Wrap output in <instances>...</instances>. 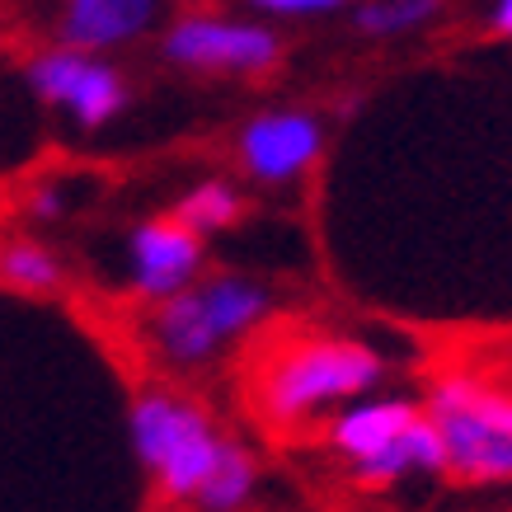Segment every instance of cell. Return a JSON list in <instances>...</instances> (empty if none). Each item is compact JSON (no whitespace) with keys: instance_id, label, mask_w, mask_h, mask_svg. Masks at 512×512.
<instances>
[{"instance_id":"obj_1","label":"cell","mask_w":512,"mask_h":512,"mask_svg":"<svg viewBox=\"0 0 512 512\" xmlns=\"http://www.w3.org/2000/svg\"><path fill=\"white\" fill-rule=\"evenodd\" d=\"M386 381V357L348 334H292L259 357L249 395L268 428H301L320 409L372 395Z\"/></svg>"},{"instance_id":"obj_2","label":"cell","mask_w":512,"mask_h":512,"mask_svg":"<svg viewBox=\"0 0 512 512\" xmlns=\"http://www.w3.org/2000/svg\"><path fill=\"white\" fill-rule=\"evenodd\" d=\"M423 419L442 437L447 475L466 484L512 480V390L480 372H437Z\"/></svg>"},{"instance_id":"obj_3","label":"cell","mask_w":512,"mask_h":512,"mask_svg":"<svg viewBox=\"0 0 512 512\" xmlns=\"http://www.w3.org/2000/svg\"><path fill=\"white\" fill-rule=\"evenodd\" d=\"M273 311L268 287L240 273H221V278L188 282L184 292L165 296L151 315V348H156L170 367H202L226 348V343L245 339L249 329L264 325Z\"/></svg>"},{"instance_id":"obj_4","label":"cell","mask_w":512,"mask_h":512,"mask_svg":"<svg viewBox=\"0 0 512 512\" xmlns=\"http://www.w3.org/2000/svg\"><path fill=\"white\" fill-rule=\"evenodd\" d=\"M127 428H132L137 461L156 480L160 498H170V503H193L226 447V437L212 428L207 409L165 386L141 390L132 400Z\"/></svg>"},{"instance_id":"obj_5","label":"cell","mask_w":512,"mask_h":512,"mask_svg":"<svg viewBox=\"0 0 512 512\" xmlns=\"http://www.w3.org/2000/svg\"><path fill=\"white\" fill-rule=\"evenodd\" d=\"M165 57L193 71H235V76H264L282 62L278 33L249 19L221 15H184L165 33Z\"/></svg>"},{"instance_id":"obj_6","label":"cell","mask_w":512,"mask_h":512,"mask_svg":"<svg viewBox=\"0 0 512 512\" xmlns=\"http://www.w3.org/2000/svg\"><path fill=\"white\" fill-rule=\"evenodd\" d=\"M29 85L43 94L47 104H62L76 113L80 127L109 123L113 113L127 104L123 76L109 62H99L85 47H62V52H43L29 66Z\"/></svg>"},{"instance_id":"obj_7","label":"cell","mask_w":512,"mask_h":512,"mask_svg":"<svg viewBox=\"0 0 512 512\" xmlns=\"http://www.w3.org/2000/svg\"><path fill=\"white\" fill-rule=\"evenodd\" d=\"M320 146H325V132H320L315 113L301 109L259 113L240 132V165L259 184H292L320 160Z\"/></svg>"},{"instance_id":"obj_8","label":"cell","mask_w":512,"mask_h":512,"mask_svg":"<svg viewBox=\"0 0 512 512\" xmlns=\"http://www.w3.org/2000/svg\"><path fill=\"white\" fill-rule=\"evenodd\" d=\"M127 268H132V292L146 301H165L184 292L188 282H198L202 235L188 231L179 217L141 221L127 240Z\"/></svg>"},{"instance_id":"obj_9","label":"cell","mask_w":512,"mask_h":512,"mask_svg":"<svg viewBox=\"0 0 512 512\" xmlns=\"http://www.w3.org/2000/svg\"><path fill=\"white\" fill-rule=\"evenodd\" d=\"M419 414L423 404L400 400V395H357L329 423V447L339 451L348 466H357V461L376 456L381 447H390Z\"/></svg>"},{"instance_id":"obj_10","label":"cell","mask_w":512,"mask_h":512,"mask_svg":"<svg viewBox=\"0 0 512 512\" xmlns=\"http://www.w3.org/2000/svg\"><path fill=\"white\" fill-rule=\"evenodd\" d=\"M160 0H66L62 10V38L85 52L132 43L151 29Z\"/></svg>"},{"instance_id":"obj_11","label":"cell","mask_w":512,"mask_h":512,"mask_svg":"<svg viewBox=\"0 0 512 512\" xmlns=\"http://www.w3.org/2000/svg\"><path fill=\"white\" fill-rule=\"evenodd\" d=\"M447 470V461H442V437H437V428L428 419H414L409 428H404L390 447H381L376 456H367V461H357L353 475L362 484H400L409 480V475H442Z\"/></svg>"},{"instance_id":"obj_12","label":"cell","mask_w":512,"mask_h":512,"mask_svg":"<svg viewBox=\"0 0 512 512\" xmlns=\"http://www.w3.org/2000/svg\"><path fill=\"white\" fill-rule=\"evenodd\" d=\"M254 484H259V466H254V456H249L240 442L226 437L217 466H212V475L202 480V489H198L193 503H198L202 512H240L249 503V494H254Z\"/></svg>"},{"instance_id":"obj_13","label":"cell","mask_w":512,"mask_h":512,"mask_svg":"<svg viewBox=\"0 0 512 512\" xmlns=\"http://www.w3.org/2000/svg\"><path fill=\"white\" fill-rule=\"evenodd\" d=\"M0 282L15 292H57L62 259L33 240H10V245H0Z\"/></svg>"},{"instance_id":"obj_14","label":"cell","mask_w":512,"mask_h":512,"mask_svg":"<svg viewBox=\"0 0 512 512\" xmlns=\"http://www.w3.org/2000/svg\"><path fill=\"white\" fill-rule=\"evenodd\" d=\"M174 217L198 235L226 231L231 221H240V193H235L231 184H221V179H207V184H198L193 193H184V202L174 207Z\"/></svg>"},{"instance_id":"obj_15","label":"cell","mask_w":512,"mask_h":512,"mask_svg":"<svg viewBox=\"0 0 512 512\" xmlns=\"http://www.w3.org/2000/svg\"><path fill=\"white\" fill-rule=\"evenodd\" d=\"M437 10H442V0H367L357 10V29L372 33V38H395V33L428 24Z\"/></svg>"},{"instance_id":"obj_16","label":"cell","mask_w":512,"mask_h":512,"mask_svg":"<svg viewBox=\"0 0 512 512\" xmlns=\"http://www.w3.org/2000/svg\"><path fill=\"white\" fill-rule=\"evenodd\" d=\"M249 5H259L268 15H329L348 0H249Z\"/></svg>"},{"instance_id":"obj_17","label":"cell","mask_w":512,"mask_h":512,"mask_svg":"<svg viewBox=\"0 0 512 512\" xmlns=\"http://www.w3.org/2000/svg\"><path fill=\"white\" fill-rule=\"evenodd\" d=\"M489 24H494V33L512 38V0H494L489 5Z\"/></svg>"},{"instance_id":"obj_18","label":"cell","mask_w":512,"mask_h":512,"mask_svg":"<svg viewBox=\"0 0 512 512\" xmlns=\"http://www.w3.org/2000/svg\"><path fill=\"white\" fill-rule=\"evenodd\" d=\"M33 212H38V217H57V212H62V193H57V188H38Z\"/></svg>"}]
</instances>
